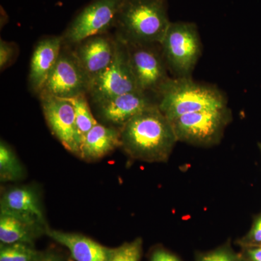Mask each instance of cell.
<instances>
[{
  "label": "cell",
  "mask_w": 261,
  "mask_h": 261,
  "mask_svg": "<svg viewBox=\"0 0 261 261\" xmlns=\"http://www.w3.org/2000/svg\"><path fill=\"white\" fill-rule=\"evenodd\" d=\"M236 243L241 249L261 246V211L254 216L248 231L238 239Z\"/></svg>",
  "instance_id": "cell-23"
},
{
  "label": "cell",
  "mask_w": 261,
  "mask_h": 261,
  "mask_svg": "<svg viewBox=\"0 0 261 261\" xmlns=\"http://www.w3.org/2000/svg\"><path fill=\"white\" fill-rule=\"evenodd\" d=\"M149 261H183L174 253L163 248L158 247L154 249L150 255Z\"/></svg>",
  "instance_id": "cell-25"
},
{
  "label": "cell",
  "mask_w": 261,
  "mask_h": 261,
  "mask_svg": "<svg viewBox=\"0 0 261 261\" xmlns=\"http://www.w3.org/2000/svg\"><path fill=\"white\" fill-rule=\"evenodd\" d=\"M39 253L28 244H1L0 261H33Z\"/></svg>",
  "instance_id": "cell-21"
},
{
  "label": "cell",
  "mask_w": 261,
  "mask_h": 261,
  "mask_svg": "<svg viewBox=\"0 0 261 261\" xmlns=\"http://www.w3.org/2000/svg\"><path fill=\"white\" fill-rule=\"evenodd\" d=\"M72 48L92 82L112 61L116 51V39L109 33L99 34L87 38Z\"/></svg>",
  "instance_id": "cell-12"
},
{
  "label": "cell",
  "mask_w": 261,
  "mask_h": 261,
  "mask_svg": "<svg viewBox=\"0 0 261 261\" xmlns=\"http://www.w3.org/2000/svg\"><path fill=\"white\" fill-rule=\"evenodd\" d=\"M232 121L227 106L189 113L171 121L178 142L200 147L219 145L225 130Z\"/></svg>",
  "instance_id": "cell-5"
},
{
  "label": "cell",
  "mask_w": 261,
  "mask_h": 261,
  "mask_svg": "<svg viewBox=\"0 0 261 261\" xmlns=\"http://www.w3.org/2000/svg\"><path fill=\"white\" fill-rule=\"evenodd\" d=\"M257 147H258L259 150H260L261 154V142H258V143H257Z\"/></svg>",
  "instance_id": "cell-28"
},
{
  "label": "cell",
  "mask_w": 261,
  "mask_h": 261,
  "mask_svg": "<svg viewBox=\"0 0 261 261\" xmlns=\"http://www.w3.org/2000/svg\"><path fill=\"white\" fill-rule=\"evenodd\" d=\"M161 44L171 77H192L202 51L197 25L192 22H171Z\"/></svg>",
  "instance_id": "cell-4"
},
{
  "label": "cell",
  "mask_w": 261,
  "mask_h": 261,
  "mask_svg": "<svg viewBox=\"0 0 261 261\" xmlns=\"http://www.w3.org/2000/svg\"><path fill=\"white\" fill-rule=\"evenodd\" d=\"M63 45L62 36H50L42 38L34 47L29 75V87L34 93L40 92L58 61Z\"/></svg>",
  "instance_id": "cell-13"
},
{
  "label": "cell",
  "mask_w": 261,
  "mask_h": 261,
  "mask_svg": "<svg viewBox=\"0 0 261 261\" xmlns=\"http://www.w3.org/2000/svg\"><path fill=\"white\" fill-rule=\"evenodd\" d=\"M123 0H91L72 18L62 34L63 43L70 47L93 36L115 29Z\"/></svg>",
  "instance_id": "cell-6"
},
{
  "label": "cell",
  "mask_w": 261,
  "mask_h": 261,
  "mask_svg": "<svg viewBox=\"0 0 261 261\" xmlns=\"http://www.w3.org/2000/svg\"><path fill=\"white\" fill-rule=\"evenodd\" d=\"M158 107L173 121L184 115L227 106L224 94L216 86L190 78H173L157 94Z\"/></svg>",
  "instance_id": "cell-3"
},
{
  "label": "cell",
  "mask_w": 261,
  "mask_h": 261,
  "mask_svg": "<svg viewBox=\"0 0 261 261\" xmlns=\"http://www.w3.org/2000/svg\"><path fill=\"white\" fill-rule=\"evenodd\" d=\"M25 173L23 166L14 151L2 140L0 143V179L1 181H15L21 179Z\"/></svg>",
  "instance_id": "cell-19"
},
{
  "label": "cell",
  "mask_w": 261,
  "mask_h": 261,
  "mask_svg": "<svg viewBox=\"0 0 261 261\" xmlns=\"http://www.w3.org/2000/svg\"><path fill=\"white\" fill-rule=\"evenodd\" d=\"M0 212L10 213L47 225L37 192L32 187H15L3 194Z\"/></svg>",
  "instance_id": "cell-15"
},
{
  "label": "cell",
  "mask_w": 261,
  "mask_h": 261,
  "mask_svg": "<svg viewBox=\"0 0 261 261\" xmlns=\"http://www.w3.org/2000/svg\"><path fill=\"white\" fill-rule=\"evenodd\" d=\"M19 53L18 45L14 42L0 41V69H6L14 63Z\"/></svg>",
  "instance_id": "cell-24"
},
{
  "label": "cell",
  "mask_w": 261,
  "mask_h": 261,
  "mask_svg": "<svg viewBox=\"0 0 261 261\" xmlns=\"http://www.w3.org/2000/svg\"><path fill=\"white\" fill-rule=\"evenodd\" d=\"M53 261H61V260H60V259H59V258H58V257H57L56 256V257H55V259H54V260H53Z\"/></svg>",
  "instance_id": "cell-29"
},
{
  "label": "cell",
  "mask_w": 261,
  "mask_h": 261,
  "mask_svg": "<svg viewBox=\"0 0 261 261\" xmlns=\"http://www.w3.org/2000/svg\"><path fill=\"white\" fill-rule=\"evenodd\" d=\"M45 234L67 247L75 261H109L112 254L113 249L103 246L80 233L65 232L48 227Z\"/></svg>",
  "instance_id": "cell-14"
},
{
  "label": "cell",
  "mask_w": 261,
  "mask_h": 261,
  "mask_svg": "<svg viewBox=\"0 0 261 261\" xmlns=\"http://www.w3.org/2000/svg\"><path fill=\"white\" fill-rule=\"evenodd\" d=\"M116 51L112 61L91 82L87 96L91 102L128 92L141 91L130 67L126 43L115 35Z\"/></svg>",
  "instance_id": "cell-9"
},
{
  "label": "cell",
  "mask_w": 261,
  "mask_h": 261,
  "mask_svg": "<svg viewBox=\"0 0 261 261\" xmlns=\"http://www.w3.org/2000/svg\"><path fill=\"white\" fill-rule=\"evenodd\" d=\"M195 261H250L231 246V240L214 250L196 253Z\"/></svg>",
  "instance_id": "cell-20"
},
{
  "label": "cell",
  "mask_w": 261,
  "mask_h": 261,
  "mask_svg": "<svg viewBox=\"0 0 261 261\" xmlns=\"http://www.w3.org/2000/svg\"><path fill=\"white\" fill-rule=\"evenodd\" d=\"M118 147H121V129L98 123L84 138L80 158L87 161H96Z\"/></svg>",
  "instance_id": "cell-17"
},
{
  "label": "cell",
  "mask_w": 261,
  "mask_h": 261,
  "mask_svg": "<svg viewBox=\"0 0 261 261\" xmlns=\"http://www.w3.org/2000/svg\"><path fill=\"white\" fill-rule=\"evenodd\" d=\"M56 255L51 252H40L39 255L33 261H53Z\"/></svg>",
  "instance_id": "cell-27"
},
{
  "label": "cell",
  "mask_w": 261,
  "mask_h": 261,
  "mask_svg": "<svg viewBox=\"0 0 261 261\" xmlns=\"http://www.w3.org/2000/svg\"><path fill=\"white\" fill-rule=\"evenodd\" d=\"M68 99L74 106L75 126L82 146V142L89 130L99 122L94 117L91 109L87 94H81Z\"/></svg>",
  "instance_id": "cell-18"
},
{
  "label": "cell",
  "mask_w": 261,
  "mask_h": 261,
  "mask_svg": "<svg viewBox=\"0 0 261 261\" xmlns=\"http://www.w3.org/2000/svg\"><path fill=\"white\" fill-rule=\"evenodd\" d=\"M94 112L102 124L121 128L134 116L158 106L155 94L135 91L92 102Z\"/></svg>",
  "instance_id": "cell-10"
},
{
  "label": "cell",
  "mask_w": 261,
  "mask_h": 261,
  "mask_svg": "<svg viewBox=\"0 0 261 261\" xmlns=\"http://www.w3.org/2000/svg\"><path fill=\"white\" fill-rule=\"evenodd\" d=\"M143 253V241L136 238L129 243L113 249L109 261H140Z\"/></svg>",
  "instance_id": "cell-22"
},
{
  "label": "cell",
  "mask_w": 261,
  "mask_h": 261,
  "mask_svg": "<svg viewBox=\"0 0 261 261\" xmlns=\"http://www.w3.org/2000/svg\"><path fill=\"white\" fill-rule=\"evenodd\" d=\"M171 22L167 0H123L115 35L126 42L161 43Z\"/></svg>",
  "instance_id": "cell-2"
},
{
  "label": "cell",
  "mask_w": 261,
  "mask_h": 261,
  "mask_svg": "<svg viewBox=\"0 0 261 261\" xmlns=\"http://www.w3.org/2000/svg\"><path fill=\"white\" fill-rule=\"evenodd\" d=\"M241 253L250 261H261V246L242 248Z\"/></svg>",
  "instance_id": "cell-26"
},
{
  "label": "cell",
  "mask_w": 261,
  "mask_h": 261,
  "mask_svg": "<svg viewBox=\"0 0 261 261\" xmlns=\"http://www.w3.org/2000/svg\"><path fill=\"white\" fill-rule=\"evenodd\" d=\"M49 129L67 150L80 157L81 142L75 126L74 106L68 99L39 95Z\"/></svg>",
  "instance_id": "cell-11"
},
{
  "label": "cell",
  "mask_w": 261,
  "mask_h": 261,
  "mask_svg": "<svg viewBox=\"0 0 261 261\" xmlns=\"http://www.w3.org/2000/svg\"><path fill=\"white\" fill-rule=\"evenodd\" d=\"M44 225L24 216L0 212V241L1 244L23 243L32 245L34 240L45 233Z\"/></svg>",
  "instance_id": "cell-16"
},
{
  "label": "cell",
  "mask_w": 261,
  "mask_h": 261,
  "mask_svg": "<svg viewBox=\"0 0 261 261\" xmlns=\"http://www.w3.org/2000/svg\"><path fill=\"white\" fill-rule=\"evenodd\" d=\"M90 84L73 48L63 43L58 61L38 95L71 99L88 94Z\"/></svg>",
  "instance_id": "cell-8"
},
{
  "label": "cell",
  "mask_w": 261,
  "mask_h": 261,
  "mask_svg": "<svg viewBox=\"0 0 261 261\" xmlns=\"http://www.w3.org/2000/svg\"><path fill=\"white\" fill-rule=\"evenodd\" d=\"M121 148L130 159L166 163L178 142L171 122L158 106L134 116L121 128Z\"/></svg>",
  "instance_id": "cell-1"
},
{
  "label": "cell",
  "mask_w": 261,
  "mask_h": 261,
  "mask_svg": "<svg viewBox=\"0 0 261 261\" xmlns=\"http://www.w3.org/2000/svg\"><path fill=\"white\" fill-rule=\"evenodd\" d=\"M124 42L139 89L157 95L171 78L161 43Z\"/></svg>",
  "instance_id": "cell-7"
}]
</instances>
